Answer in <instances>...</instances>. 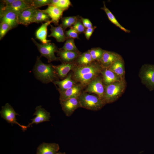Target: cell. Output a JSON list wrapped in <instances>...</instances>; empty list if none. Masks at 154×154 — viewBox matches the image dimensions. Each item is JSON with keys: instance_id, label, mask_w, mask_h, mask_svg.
I'll return each instance as SVG.
<instances>
[{"instance_id": "cell-38", "label": "cell", "mask_w": 154, "mask_h": 154, "mask_svg": "<svg viewBox=\"0 0 154 154\" xmlns=\"http://www.w3.org/2000/svg\"><path fill=\"white\" fill-rule=\"evenodd\" d=\"M15 0H2L1 1L2 2V3L3 4L2 6H8L13 2L15 1Z\"/></svg>"}, {"instance_id": "cell-39", "label": "cell", "mask_w": 154, "mask_h": 154, "mask_svg": "<svg viewBox=\"0 0 154 154\" xmlns=\"http://www.w3.org/2000/svg\"><path fill=\"white\" fill-rule=\"evenodd\" d=\"M56 154H66V153H62L60 152H58Z\"/></svg>"}, {"instance_id": "cell-37", "label": "cell", "mask_w": 154, "mask_h": 154, "mask_svg": "<svg viewBox=\"0 0 154 154\" xmlns=\"http://www.w3.org/2000/svg\"><path fill=\"white\" fill-rule=\"evenodd\" d=\"M81 21L85 28H88L93 27L92 24L90 20L87 18H85L80 17Z\"/></svg>"}, {"instance_id": "cell-20", "label": "cell", "mask_w": 154, "mask_h": 154, "mask_svg": "<svg viewBox=\"0 0 154 154\" xmlns=\"http://www.w3.org/2000/svg\"><path fill=\"white\" fill-rule=\"evenodd\" d=\"M1 22L7 23L11 29H13L18 25L17 22V14L12 11H7L0 15Z\"/></svg>"}, {"instance_id": "cell-24", "label": "cell", "mask_w": 154, "mask_h": 154, "mask_svg": "<svg viewBox=\"0 0 154 154\" xmlns=\"http://www.w3.org/2000/svg\"><path fill=\"white\" fill-rule=\"evenodd\" d=\"M121 78L125 79V68L124 60L122 57L108 68Z\"/></svg>"}, {"instance_id": "cell-34", "label": "cell", "mask_w": 154, "mask_h": 154, "mask_svg": "<svg viewBox=\"0 0 154 154\" xmlns=\"http://www.w3.org/2000/svg\"><path fill=\"white\" fill-rule=\"evenodd\" d=\"M11 30L9 25L7 23L1 22L0 25V39L1 40L7 32Z\"/></svg>"}, {"instance_id": "cell-2", "label": "cell", "mask_w": 154, "mask_h": 154, "mask_svg": "<svg viewBox=\"0 0 154 154\" xmlns=\"http://www.w3.org/2000/svg\"><path fill=\"white\" fill-rule=\"evenodd\" d=\"M33 71L36 78L44 84L58 80V77L53 65L45 64L41 60L40 57L37 56Z\"/></svg>"}, {"instance_id": "cell-5", "label": "cell", "mask_w": 154, "mask_h": 154, "mask_svg": "<svg viewBox=\"0 0 154 154\" xmlns=\"http://www.w3.org/2000/svg\"><path fill=\"white\" fill-rule=\"evenodd\" d=\"M139 76L142 84L150 91L154 90V64L143 65L140 69Z\"/></svg>"}, {"instance_id": "cell-3", "label": "cell", "mask_w": 154, "mask_h": 154, "mask_svg": "<svg viewBox=\"0 0 154 154\" xmlns=\"http://www.w3.org/2000/svg\"><path fill=\"white\" fill-rule=\"evenodd\" d=\"M127 83L125 79L105 85L103 100L107 104L117 100L124 92Z\"/></svg>"}, {"instance_id": "cell-10", "label": "cell", "mask_w": 154, "mask_h": 154, "mask_svg": "<svg viewBox=\"0 0 154 154\" xmlns=\"http://www.w3.org/2000/svg\"><path fill=\"white\" fill-rule=\"evenodd\" d=\"M60 101L62 109L67 117L70 116L76 110L81 107L78 97Z\"/></svg>"}, {"instance_id": "cell-35", "label": "cell", "mask_w": 154, "mask_h": 154, "mask_svg": "<svg viewBox=\"0 0 154 154\" xmlns=\"http://www.w3.org/2000/svg\"><path fill=\"white\" fill-rule=\"evenodd\" d=\"M65 35L67 38L79 39V33L72 27L65 32Z\"/></svg>"}, {"instance_id": "cell-22", "label": "cell", "mask_w": 154, "mask_h": 154, "mask_svg": "<svg viewBox=\"0 0 154 154\" xmlns=\"http://www.w3.org/2000/svg\"><path fill=\"white\" fill-rule=\"evenodd\" d=\"M57 87L58 91H63L73 87L76 84V82L72 78V75L69 74L64 80L61 81L56 80L53 82Z\"/></svg>"}, {"instance_id": "cell-25", "label": "cell", "mask_w": 154, "mask_h": 154, "mask_svg": "<svg viewBox=\"0 0 154 154\" xmlns=\"http://www.w3.org/2000/svg\"><path fill=\"white\" fill-rule=\"evenodd\" d=\"M103 3L104 6L103 7L101 8V9L105 11L109 20L111 22L125 32L127 33H130V31L129 30L125 28L119 23L114 15L107 7L105 2L103 1Z\"/></svg>"}, {"instance_id": "cell-29", "label": "cell", "mask_w": 154, "mask_h": 154, "mask_svg": "<svg viewBox=\"0 0 154 154\" xmlns=\"http://www.w3.org/2000/svg\"><path fill=\"white\" fill-rule=\"evenodd\" d=\"M104 50L100 47L92 48L88 50L93 60L98 62L102 57Z\"/></svg>"}, {"instance_id": "cell-7", "label": "cell", "mask_w": 154, "mask_h": 154, "mask_svg": "<svg viewBox=\"0 0 154 154\" xmlns=\"http://www.w3.org/2000/svg\"><path fill=\"white\" fill-rule=\"evenodd\" d=\"M0 114L1 117L12 125L13 124H17L23 131L28 128L27 126L21 125L17 121L16 116L19 115L15 112L13 107L8 103H6L4 106L2 107Z\"/></svg>"}, {"instance_id": "cell-14", "label": "cell", "mask_w": 154, "mask_h": 154, "mask_svg": "<svg viewBox=\"0 0 154 154\" xmlns=\"http://www.w3.org/2000/svg\"><path fill=\"white\" fill-rule=\"evenodd\" d=\"M59 60L62 63L75 62L81 53L79 51H72L58 49L56 52Z\"/></svg>"}, {"instance_id": "cell-4", "label": "cell", "mask_w": 154, "mask_h": 154, "mask_svg": "<svg viewBox=\"0 0 154 154\" xmlns=\"http://www.w3.org/2000/svg\"><path fill=\"white\" fill-rule=\"evenodd\" d=\"M80 107L88 110L97 111L106 104L104 101L97 95L84 92L78 97Z\"/></svg>"}, {"instance_id": "cell-19", "label": "cell", "mask_w": 154, "mask_h": 154, "mask_svg": "<svg viewBox=\"0 0 154 154\" xmlns=\"http://www.w3.org/2000/svg\"><path fill=\"white\" fill-rule=\"evenodd\" d=\"M101 74L105 85L123 80L108 68H103Z\"/></svg>"}, {"instance_id": "cell-16", "label": "cell", "mask_w": 154, "mask_h": 154, "mask_svg": "<svg viewBox=\"0 0 154 154\" xmlns=\"http://www.w3.org/2000/svg\"><path fill=\"white\" fill-rule=\"evenodd\" d=\"M42 11L47 14L52 21L56 26L59 25L58 23L62 16L64 11L54 6L49 5L44 10Z\"/></svg>"}, {"instance_id": "cell-12", "label": "cell", "mask_w": 154, "mask_h": 154, "mask_svg": "<svg viewBox=\"0 0 154 154\" xmlns=\"http://www.w3.org/2000/svg\"><path fill=\"white\" fill-rule=\"evenodd\" d=\"M33 115L36 116L35 118L31 119L32 122L27 126V128L30 127L33 124H37L42 122L49 121L50 117V112L42 108L40 105L36 107L35 111Z\"/></svg>"}, {"instance_id": "cell-28", "label": "cell", "mask_w": 154, "mask_h": 154, "mask_svg": "<svg viewBox=\"0 0 154 154\" xmlns=\"http://www.w3.org/2000/svg\"><path fill=\"white\" fill-rule=\"evenodd\" d=\"M50 18L48 15L43 12L42 10L36 9L34 18L33 23H38L48 21Z\"/></svg>"}, {"instance_id": "cell-27", "label": "cell", "mask_w": 154, "mask_h": 154, "mask_svg": "<svg viewBox=\"0 0 154 154\" xmlns=\"http://www.w3.org/2000/svg\"><path fill=\"white\" fill-rule=\"evenodd\" d=\"M80 17L78 16L64 17L61 19V25L65 30L67 28L71 27L77 22Z\"/></svg>"}, {"instance_id": "cell-31", "label": "cell", "mask_w": 154, "mask_h": 154, "mask_svg": "<svg viewBox=\"0 0 154 154\" xmlns=\"http://www.w3.org/2000/svg\"><path fill=\"white\" fill-rule=\"evenodd\" d=\"M51 0H32V6L36 9L41 7L50 5Z\"/></svg>"}, {"instance_id": "cell-36", "label": "cell", "mask_w": 154, "mask_h": 154, "mask_svg": "<svg viewBox=\"0 0 154 154\" xmlns=\"http://www.w3.org/2000/svg\"><path fill=\"white\" fill-rule=\"evenodd\" d=\"M96 27H93L91 28H87L84 32L86 38L89 40L92 34Z\"/></svg>"}, {"instance_id": "cell-13", "label": "cell", "mask_w": 154, "mask_h": 154, "mask_svg": "<svg viewBox=\"0 0 154 154\" xmlns=\"http://www.w3.org/2000/svg\"><path fill=\"white\" fill-rule=\"evenodd\" d=\"M121 57L117 53L104 50L99 62L103 68H108Z\"/></svg>"}, {"instance_id": "cell-26", "label": "cell", "mask_w": 154, "mask_h": 154, "mask_svg": "<svg viewBox=\"0 0 154 154\" xmlns=\"http://www.w3.org/2000/svg\"><path fill=\"white\" fill-rule=\"evenodd\" d=\"M94 61L92 58L88 50L81 53L75 62L77 66H84L90 64Z\"/></svg>"}, {"instance_id": "cell-32", "label": "cell", "mask_w": 154, "mask_h": 154, "mask_svg": "<svg viewBox=\"0 0 154 154\" xmlns=\"http://www.w3.org/2000/svg\"><path fill=\"white\" fill-rule=\"evenodd\" d=\"M71 5L69 0H59L58 2L54 6L64 11L67 10Z\"/></svg>"}, {"instance_id": "cell-11", "label": "cell", "mask_w": 154, "mask_h": 154, "mask_svg": "<svg viewBox=\"0 0 154 154\" xmlns=\"http://www.w3.org/2000/svg\"><path fill=\"white\" fill-rule=\"evenodd\" d=\"M36 9L33 7H31L17 14L18 24L27 26L33 23L34 15Z\"/></svg>"}, {"instance_id": "cell-30", "label": "cell", "mask_w": 154, "mask_h": 154, "mask_svg": "<svg viewBox=\"0 0 154 154\" xmlns=\"http://www.w3.org/2000/svg\"><path fill=\"white\" fill-rule=\"evenodd\" d=\"M61 48L67 51H79L75 45L74 39L72 38H67L64 46Z\"/></svg>"}, {"instance_id": "cell-9", "label": "cell", "mask_w": 154, "mask_h": 154, "mask_svg": "<svg viewBox=\"0 0 154 154\" xmlns=\"http://www.w3.org/2000/svg\"><path fill=\"white\" fill-rule=\"evenodd\" d=\"M31 3V0H15L8 6H2L1 7L0 15L7 11H12L18 14L23 10L32 7Z\"/></svg>"}, {"instance_id": "cell-33", "label": "cell", "mask_w": 154, "mask_h": 154, "mask_svg": "<svg viewBox=\"0 0 154 154\" xmlns=\"http://www.w3.org/2000/svg\"><path fill=\"white\" fill-rule=\"evenodd\" d=\"M72 27L76 30L79 34L84 33L86 30V28L84 26L81 21L80 17Z\"/></svg>"}, {"instance_id": "cell-6", "label": "cell", "mask_w": 154, "mask_h": 154, "mask_svg": "<svg viewBox=\"0 0 154 154\" xmlns=\"http://www.w3.org/2000/svg\"><path fill=\"white\" fill-rule=\"evenodd\" d=\"M31 40L37 46L41 56L47 59L48 62L59 60L58 57L55 55V53L57 52L58 49L54 44L49 42L45 44H41L37 42L33 38H31Z\"/></svg>"}, {"instance_id": "cell-21", "label": "cell", "mask_w": 154, "mask_h": 154, "mask_svg": "<svg viewBox=\"0 0 154 154\" xmlns=\"http://www.w3.org/2000/svg\"><path fill=\"white\" fill-rule=\"evenodd\" d=\"M52 23L50 21L42 23L36 31L35 34L36 38L39 40L43 44L50 42L51 40L47 39V27Z\"/></svg>"}, {"instance_id": "cell-15", "label": "cell", "mask_w": 154, "mask_h": 154, "mask_svg": "<svg viewBox=\"0 0 154 154\" xmlns=\"http://www.w3.org/2000/svg\"><path fill=\"white\" fill-rule=\"evenodd\" d=\"M83 87L80 84H76L73 87L63 91H59L60 100L78 97L82 94Z\"/></svg>"}, {"instance_id": "cell-17", "label": "cell", "mask_w": 154, "mask_h": 154, "mask_svg": "<svg viewBox=\"0 0 154 154\" xmlns=\"http://www.w3.org/2000/svg\"><path fill=\"white\" fill-rule=\"evenodd\" d=\"M77 66L75 61L62 63L58 65H53V68L58 78L62 79L66 77L69 71Z\"/></svg>"}, {"instance_id": "cell-8", "label": "cell", "mask_w": 154, "mask_h": 154, "mask_svg": "<svg viewBox=\"0 0 154 154\" xmlns=\"http://www.w3.org/2000/svg\"><path fill=\"white\" fill-rule=\"evenodd\" d=\"M104 91L105 85L102 76L99 75L89 83L85 92L95 94L103 100Z\"/></svg>"}, {"instance_id": "cell-1", "label": "cell", "mask_w": 154, "mask_h": 154, "mask_svg": "<svg viewBox=\"0 0 154 154\" xmlns=\"http://www.w3.org/2000/svg\"><path fill=\"white\" fill-rule=\"evenodd\" d=\"M103 68L99 62L96 61L87 65H77L72 70L74 80L83 87L88 86L91 81L100 75Z\"/></svg>"}, {"instance_id": "cell-23", "label": "cell", "mask_w": 154, "mask_h": 154, "mask_svg": "<svg viewBox=\"0 0 154 154\" xmlns=\"http://www.w3.org/2000/svg\"><path fill=\"white\" fill-rule=\"evenodd\" d=\"M51 33L48 37L55 38L58 42H63L67 38L64 33V30L60 25L56 27L50 25Z\"/></svg>"}, {"instance_id": "cell-18", "label": "cell", "mask_w": 154, "mask_h": 154, "mask_svg": "<svg viewBox=\"0 0 154 154\" xmlns=\"http://www.w3.org/2000/svg\"><path fill=\"white\" fill-rule=\"evenodd\" d=\"M59 149L57 143L43 142L38 147L36 154H56Z\"/></svg>"}]
</instances>
